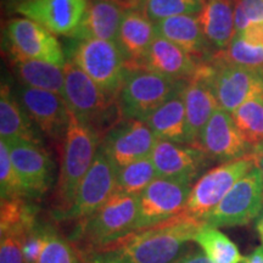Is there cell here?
Here are the masks:
<instances>
[{"label": "cell", "mask_w": 263, "mask_h": 263, "mask_svg": "<svg viewBox=\"0 0 263 263\" xmlns=\"http://www.w3.org/2000/svg\"><path fill=\"white\" fill-rule=\"evenodd\" d=\"M201 222L180 213L170 221L132 233L116 244L84 257L85 263H176L188 252V245Z\"/></svg>", "instance_id": "6da1fadb"}, {"label": "cell", "mask_w": 263, "mask_h": 263, "mask_svg": "<svg viewBox=\"0 0 263 263\" xmlns=\"http://www.w3.org/2000/svg\"><path fill=\"white\" fill-rule=\"evenodd\" d=\"M138 197L116 193L93 215L76 223L67 238L83 257L116 244L136 229Z\"/></svg>", "instance_id": "7a4b0ae2"}, {"label": "cell", "mask_w": 263, "mask_h": 263, "mask_svg": "<svg viewBox=\"0 0 263 263\" xmlns=\"http://www.w3.org/2000/svg\"><path fill=\"white\" fill-rule=\"evenodd\" d=\"M100 141L97 130L71 114L70 126L62 140L64 146L52 213L65 212L72 206L81 182L94 162Z\"/></svg>", "instance_id": "3957f363"}, {"label": "cell", "mask_w": 263, "mask_h": 263, "mask_svg": "<svg viewBox=\"0 0 263 263\" xmlns=\"http://www.w3.org/2000/svg\"><path fill=\"white\" fill-rule=\"evenodd\" d=\"M188 83L143 68H129L117 95L121 117L145 122L166 101L182 93Z\"/></svg>", "instance_id": "277c9868"}, {"label": "cell", "mask_w": 263, "mask_h": 263, "mask_svg": "<svg viewBox=\"0 0 263 263\" xmlns=\"http://www.w3.org/2000/svg\"><path fill=\"white\" fill-rule=\"evenodd\" d=\"M111 97L117 98L129 70L116 41H78L70 48L68 59Z\"/></svg>", "instance_id": "5b68a950"}, {"label": "cell", "mask_w": 263, "mask_h": 263, "mask_svg": "<svg viewBox=\"0 0 263 263\" xmlns=\"http://www.w3.org/2000/svg\"><path fill=\"white\" fill-rule=\"evenodd\" d=\"M255 166V155H249L207 171L193 185L184 213L202 223L233 186Z\"/></svg>", "instance_id": "8992f818"}, {"label": "cell", "mask_w": 263, "mask_h": 263, "mask_svg": "<svg viewBox=\"0 0 263 263\" xmlns=\"http://www.w3.org/2000/svg\"><path fill=\"white\" fill-rule=\"evenodd\" d=\"M262 210L263 174L255 166L233 186L202 223L216 228L246 226L257 219Z\"/></svg>", "instance_id": "52a82bcc"}, {"label": "cell", "mask_w": 263, "mask_h": 263, "mask_svg": "<svg viewBox=\"0 0 263 263\" xmlns=\"http://www.w3.org/2000/svg\"><path fill=\"white\" fill-rule=\"evenodd\" d=\"M116 176L117 168L99 146L94 162L81 182L72 206L65 212L52 213V219L77 223L93 215L112 196Z\"/></svg>", "instance_id": "ba28073f"}, {"label": "cell", "mask_w": 263, "mask_h": 263, "mask_svg": "<svg viewBox=\"0 0 263 263\" xmlns=\"http://www.w3.org/2000/svg\"><path fill=\"white\" fill-rule=\"evenodd\" d=\"M193 184L183 180L157 178L138 197L134 233L170 221L185 211Z\"/></svg>", "instance_id": "9c48e42d"}, {"label": "cell", "mask_w": 263, "mask_h": 263, "mask_svg": "<svg viewBox=\"0 0 263 263\" xmlns=\"http://www.w3.org/2000/svg\"><path fill=\"white\" fill-rule=\"evenodd\" d=\"M64 98L71 114L99 133L101 122L112 108V98L101 89L78 66L67 60L65 67ZM100 134V133H99Z\"/></svg>", "instance_id": "30bf717a"}, {"label": "cell", "mask_w": 263, "mask_h": 263, "mask_svg": "<svg viewBox=\"0 0 263 263\" xmlns=\"http://www.w3.org/2000/svg\"><path fill=\"white\" fill-rule=\"evenodd\" d=\"M10 55L48 62L64 67L67 62L61 44L52 33L26 17L10 20L6 25Z\"/></svg>", "instance_id": "8fae6325"}, {"label": "cell", "mask_w": 263, "mask_h": 263, "mask_svg": "<svg viewBox=\"0 0 263 263\" xmlns=\"http://www.w3.org/2000/svg\"><path fill=\"white\" fill-rule=\"evenodd\" d=\"M210 70V83L219 107L233 114L246 101L263 98V71L215 61Z\"/></svg>", "instance_id": "7c38bea8"}, {"label": "cell", "mask_w": 263, "mask_h": 263, "mask_svg": "<svg viewBox=\"0 0 263 263\" xmlns=\"http://www.w3.org/2000/svg\"><path fill=\"white\" fill-rule=\"evenodd\" d=\"M157 138L146 122L123 120L111 128L100 141V149L116 168L151 155Z\"/></svg>", "instance_id": "4fadbf2b"}, {"label": "cell", "mask_w": 263, "mask_h": 263, "mask_svg": "<svg viewBox=\"0 0 263 263\" xmlns=\"http://www.w3.org/2000/svg\"><path fill=\"white\" fill-rule=\"evenodd\" d=\"M12 164L28 200H39L55 180V163L42 144L15 141L8 143Z\"/></svg>", "instance_id": "5bb4252c"}, {"label": "cell", "mask_w": 263, "mask_h": 263, "mask_svg": "<svg viewBox=\"0 0 263 263\" xmlns=\"http://www.w3.org/2000/svg\"><path fill=\"white\" fill-rule=\"evenodd\" d=\"M150 157L157 177L183 180L193 185L206 173L211 162L200 147L168 140H157Z\"/></svg>", "instance_id": "9a60e30c"}, {"label": "cell", "mask_w": 263, "mask_h": 263, "mask_svg": "<svg viewBox=\"0 0 263 263\" xmlns=\"http://www.w3.org/2000/svg\"><path fill=\"white\" fill-rule=\"evenodd\" d=\"M17 98L26 112L45 137L64 140L71 121V111L64 98L26 85H20Z\"/></svg>", "instance_id": "2e32d148"}, {"label": "cell", "mask_w": 263, "mask_h": 263, "mask_svg": "<svg viewBox=\"0 0 263 263\" xmlns=\"http://www.w3.org/2000/svg\"><path fill=\"white\" fill-rule=\"evenodd\" d=\"M197 147L210 160L221 163L254 155V151L235 126L232 114L221 107L217 108L203 128Z\"/></svg>", "instance_id": "e0dca14e"}, {"label": "cell", "mask_w": 263, "mask_h": 263, "mask_svg": "<svg viewBox=\"0 0 263 263\" xmlns=\"http://www.w3.org/2000/svg\"><path fill=\"white\" fill-rule=\"evenodd\" d=\"M89 0H31L16 5V12L43 26L54 35L68 37L80 25Z\"/></svg>", "instance_id": "ac0fdd59"}, {"label": "cell", "mask_w": 263, "mask_h": 263, "mask_svg": "<svg viewBox=\"0 0 263 263\" xmlns=\"http://www.w3.org/2000/svg\"><path fill=\"white\" fill-rule=\"evenodd\" d=\"M211 65L202 64L199 72L189 81L184 90V103L186 115V144L197 146L203 128L219 108L210 83Z\"/></svg>", "instance_id": "d6986e66"}, {"label": "cell", "mask_w": 263, "mask_h": 263, "mask_svg": "<svg viewBox=\"0 0 263 263\" xmlns=\"http://www.w3.org/2000/svg\"><path fill=\"white\" fill-rule=\"evenodd\" d=\"M132 9L123 0H89L80 25L68 38L73 41H116L124 12Z\"/></svg>", "instance_id": "ffe728a7"}, {"label": "cell", "mask_w": 263, "mask_h": 263, "mask_svg": "<svg viewBox=\"0 0 263 263\" xmlns=\"http://www.w3.org/2000/svg\"><path fill=\"white\" fill-rule=\"evenodd\" d=\"M202 64H197L192 55L168 39L157 35L145 58L136 68L153 71L173 80L190 81L197 74Z\"/></svg>", "instance_id": "44dd1931"}, {"label": "cell", "mask_w": 263, "mask_h": 263, "mask_svg": "<svg viewBox=\"0 0 263 263\" xmlns=\"http://www.w3.org/2000/svg\"><path fill=\"white\" fill-rule=\"evenodd\" d=\"M156 37L155 22L140 9L132 8L124 12L116 42L127 59L128 67L136 68L140 64Z\"/></svg>", "instance_id": "7402d4cb"}, {"label": "cell", "mask_w": 263, "mask_h": 263, "mask_svg": "<svg viewBox=\"0 0 263 263\" xmlns=\"http://www.w3.org/2000/svg\"><path fill=\"white\" fill-rule=\"evenodd\" d=\"M197 18L209 44L217 52L226 50L235 37L234 0H201Z\"/></svg>", "instance_id": "603a6c76"}, {"label": "cell", "mask_w": 263, "mask_h": 263, "mask_svg": "<svg viewBox=\"0 0 263 263\" xmlns=\"http://www.w3.org/2000/svg\"><path fill=\"white\" fill-rule=\"evenodd\" d=\"M0 139L6 143L26 141L42 144L41 136L33 126V121L15 97L8 84H2L0 90Z\"/></svg>", "instance_id": "cb8c5ba5"}, {"label": "cell", "mask_w": 263, "mask_h": 263, "mask_svg": "<svg viewBox=\"0 0 263 263\" xmlns=\"http://www.w3.org/2000/svg\"><path fill=\"white\" fill-rule=\"evenodd\" d=\"M157 35L168 39L192 57H202L211 45L209 44L200 26L197 15H180L155 24Z\"/></svg>", "instance_id": "d4e9b609"}, {"label": "cell", "mask_w": 263, "mask_h": 263, "mask_svg": "<svg viewBox=\"0 0 263 263\" xmlns=\"http://www.w3.org/2000/svg\"><path fill=\"white\" fill-rule=\"evenodd\" d=\"M11 65L22 85L47 90L64 98L65 70L58 65L48 62L29 60L15 55H10ZM65 99V98H64Z\"/></svg>", "instance_id": "484cf974"}, {"label": "cell", "mask_w": 263, "mask_h": 263, "mask_svg": "<svg viewBox=\"0 0 263 263\" xmlns=\"http://www.w3.org/2000/svg\"><path fill=\"white\" fill-rule=\"evenodd\" d=\"M185 90V89H184ZM184 90L174 95L145 121L157 140L186 144V115Z\"/></svg>", "instance_id": "4316f807"}, {"label": "cell", "mask_w": 263, "mask_h": 263, "mask_svg": "<svg viewBox=\"0 0 263 263\" xmlns=\"http://www.w3.org/2000/svg\"><path fill=\"white\" fill-rule=\"evenodd\" d=\"M194 242L213 263H241L244 258L238 246L216 227L202 223L194 236Z\"/></svg>", "instance_id": "83f0119b"}, {"label": "cell", "mask_w": 263, "mask_h": 263, "mask_svg": "<svg viewBox=\"0 0 263 263\" xmlns=\"http://www.w3.org/2000/svg\"><path fill=\"white\" fill-rule=\"evenodd\" d=\"M235 126L254 154L263 151V98L246 101L232 114Z\"/></svg>", "instance_id": "f1b7e54d"}, {"label": "cell", "mask_w": 263, "mask_h": 263, "mask_svg": "<svg viewBox=\"0 0 263 263\" xmlns=\"http://www.w3.org/2000/svg\"><path fill=\"white\" fill-rule=\"evenodd\" d=\"M157 178V173L150 156L132 162L117 170L115 192L139 196Z\"/></svg>", "instance_id": "f546056e"}, {"label": "cell", "mask_w": 263, "mask_h": 263, "mask_svg": "<svg viewBox=\"0 0 263 263\" xmlns=\"http://www.w3.org/2000/svg\"><path fill=\"white\" fill-rule=\"evenodd\" d=\"M37 263H85L83 255L55 224L47 222L44 245Z\"/></svg>", "instance_id": "4dcf8cb0"}, {"label": "cell", "mask_w": 263, "mask_h": 263, "mask_svg": "<svg viewBox=\"0 0 263 263\" xmlns=\"http://www.w3.org/2000/svg\"><path fill=\"white\" fill-rule=\"evenodd\" d=\"M215 61L263 71V48L251 44L236 34L226 50L217 52Z\"/></svg>", "instance_id": "1f68e13d"}, {"label": "cell", "mask_w": 263, "mask_h": 263, "mask_svg": "<svg viewBox=\"0 0 263 263\" xmlns=\"http://www.w3.org/2000/svg\"><path fill=\"white\" fill-rule=\"evenodd\" d=\"M38 217V212L24 222L0 226V263H26L24 232L26 226Z\"/></svg>", "instance_id": "d6a6232c"}, {"label": "cell", "mask_w": 263, "mask_h": 263, "mask_svg": "<svg viewBox=\"0 0 263 263\" xmlns=\"http://www.w3.org/2000/svg\"><path fill=\"white\" fill-rule=\"evenodd\" d=\"M139 8L153 22L180 15H197L201 0H144Z\"/></svg>", "instance_id": "836d02e7"}, {"label": "cell", "mask_w": 263, "mask_h": 263, "mask_svg": "<svg viewBox=\"0 0 263 263\" xmlns=\"http://www.w3.org/2000/svg\"><path fill=\"white\" fill-rule=\"evenodd\" d=\"M0 196L2 200L26 197V192L10 156L9 144L0 139Z\"/></svg>", "instance_id": "e575fe53"}, {"label": "cell", "mask_w": 263, "mask_h": 263, "mask_svg": "<svg viewBox=\"0 0 263 263\" xmlns=\"http://www.w3.org/2000/svg\"><path fill=\"white\" fill-rule=\"evenodd\" d=\"M235 35L245 31L250 25L263 21V0H234Z\"/></svg>", "instance_id": "d590c367"}, {"label": "cell", "mask_w": 263, "mask_h": 263, "mask_svg": "<svg viewBox=\"0 0 263 263\" xmlns=\"http://www.w3.org/2000/svg\"><path fill=\"white\" fill-rule=\"evenodd\" d=\"M238 35H241L246 42L251 43V44L263 48V21L250 25L245 31H242Z\"/></svg>", "instance_id": "8d00e7d4"}, {"label": "cell", "mask_w": 263, "mask_h": 263, "mask_svg": "<svg viewBox=\"0 0 263 263\" xmlns=\"http://www.w3.org/2000/svg\"><path fill=\"white\" fill-rule=\"evenodd\" d=\"M176 263H213L201 249H194L184 254Z\"/></svg>", "instance_id": "74e56055"}, {"label": "cell", "mask_w": 263, "mask_h": 263, "mask_svg": "<svg viewBox=\"0 0 263 263\" xmlns=\"http://www.w3.org/2000/svg\"><path fill=\"white\" fill-rule=\"evenodd\" d=\"M241 263H263V245L258 246L251 254L245 256Z\"/></svg>", "instance_id": "f35d334b"}, {"label": "cell", "mask_w": 263, "mask_h": 263, "mask_svg": "<svg viewBox=\"0 0 263 263\" xmlns=\"http://www.w3.org/2000/svg\"><path fill=\"white\" fill-rule=\"evenodd\" d=\"M256 230H257L259 239H261L262 245H263V210L261 215L258 216V218L256 219Z\"/></svg>", "instance_id": "ab89813d"}, {"label": "cell", "mask_w": 263, "mask_h": 263, "mask_svg": "<svg viewBox=\"0 0 263 263\" xmlns=\"http://www.w3.org/2000/svg\"><path fill=\"white\" fill-rule=\"evenodd\" d=\"M255 155V159H256V166L258 167L259 171H261L262 174H263V151L262 153H258V154H254Z\"/></svg>", "instance_id": "60d3db41"}, {"label": "cell", "mask_w": 263, "mask_h": 263, "mask_svg": "<svg viewBox=\"0 0 263 263\" xmlns=\"http://www.w3.org/2000/svg\"><path fill=\"white\" fill-rule=\"evenodd\" d=\"M123 2H126L128 5L130 6V8H136V9H139V6L143 4L144 0H123Z\"/></svg>", "instance_id": "b9f144b4"}, {"label": "cell", "mask_w": 263, "mask_h": 263, "mask_svg": "<svg viewBox=\"0 0 263 263\" xmlns=\"http://www.w3.org/2000/svg\"><path fill=\"white\" fill-rule=\"evenodd\" d=\"M12 2H14L16 5H18V4H21V3H25V2H31V0H12Z\"/></svg>", "instance_id": "7bdbcfd3"}]
</instances>
